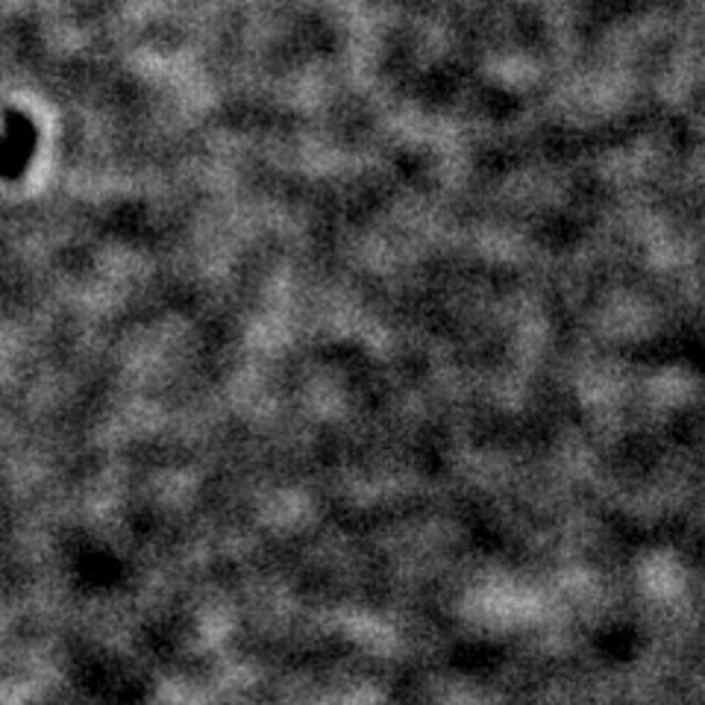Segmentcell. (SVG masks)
<instances>
[{
  "label": "cell",
  "instance_id": "obj_1",
  "mask_svg": "<svg viewBox=\"0 0 705 705\" xmlns=\"http://www.w3.org/2000/svg\"><path fill=\"white\" fill-rule=\"evenodd\" d=\"M7 145H0V174L15 177L21 168H24L26 157H30V148H33V136H30V127L26 121H21L18 115L9 118V132Z\"/></svg>",
  "mask_w": 705,
  "mask_h": 705
}]
</instances>
